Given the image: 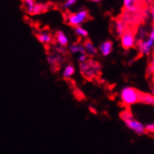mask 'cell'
I'll return each instance as SVG.
<instances>
[{
	"mask_svg": "<svg viewBox=\"0 0 154 154\" xmlns=\"http://www.w3.org/2000/svg\"><path fill=\"white\" fill-rule=\"evenodd\" d=\"M55 40H56L57 44L61 47H66L69 43V39L67 38V35H66L65 32H63V31H57L56 32Z\"/></svg>",
	"mask_w": 154,
	"mask_h": 154,
	"instance_id": "52a82bcc",
	"label": "cell"
},
{
	"mask_svg": "<svg viewBox=\"0 0 154 154\" xmlns=\"http://www.w3.org/2000/svg\"><path fill=\"white\" fill-rule=\"evenodd\" d=\"M120 42L123 49L129 50L134 47L137 40H135V37L132 32L126 31L122 37H120Z\"/></svg>",
	"mask_w": 154,
	"mask_h": 154,
	"instance_id": "5b68a950",
	"label": "cell"
},
{
	"mask_svg": "<svg viewBox=\"0 0 154 154\" xmlns=\"http://www.w3.org/2000/svg\"><path fill=\"white\" fill-rule=\"evenodd\" d=\"M141 94L138 91L130 86L123 87L120 92V100L125 106H132L141 102Z\"/></svg>",
	"mask_w": 154,
	"mask_h": 154,
	"instance_id": "6da1fadb",
	"label": "cell"
},
{
	"mask_svg": "<svg viewBox=\"0 0 154 154\" xmlns=\"http://www.w3.org/2000/svg\"><path fill=\"white\" fill-rule=\"evenodd\" d=\"M138 48L140 52L144 54V55H147L152 51V49L154 48V27L150 30L148 35V38L144 39L139 43Z\"/></svg>",
	"mask_w": 154,
	"mask_h": 154,
	"instance_id": "277c9868",
	"label": "cell"
},
{
	"mask_svg": "<svg viewBox=\"0 0 154 154\" xmlns=\"http://www.w3.org/2000/svg\"><path fill=\"white\" fill-rule=\"evenodd\" d=\"M75 72H76V68L74 66L67 65L66 66H65L64 70H63V72H62V77L66 79H68L75 75Z\"/></svg>",
	"mask_w": 154,
	"mask_h": 154,
	"instance_id": "7c38bea8",
	"label": "cell"
},
{
	"mask_svg": "<svg viewBox=\"0 0 154 154\" xmlns=\"http://www.w3.org/2000/svg\"><path fill=\"white\" fill-rule=\"evenodd\" d=\"M88 17H89L88 11L82 8V10H79L76 12L68 14L66 17V23L69 25L76 28V27L82 25L88 20Z\"/></svg>",
	"mask_w": 154,
	"mask_h": 154,
	"instance_id": "3957f363",
	"label": "cell"
},
{
	"mask_svg": "<svg viewBox=\"0 0 154 154\" xmlns=\"http://www.w3.org/2000/svg\"><path fill=\"white\" fill-rule=\"evenodd\" d=\"M74 31H75V34L78 35V37H79V38H87L88 35H89L88 31L82 26L76 27V28L74 29Z\"/></svg>",
	"mask_w": 154,
	"mask_h": 154,
	"instance_id": "2e32d148",
	"label": "cell"
},
{
	"mask_svg": "<svg viewBox=\"0 0 154 154\" xmlns=\"http://www.w3.org/2000/svg\"><path fill=\"white\" fill-rule=\"evenodd\" d=\"M37 38L38 40L44 45H48L50 43H51L52 41V35L51 33L47 32V31H41L37 35Z\"/></svg>",
	"mask_w": 154,
	"mask_h": 154,
	"instance_id": "ba28073f",
	"label": "cell"
},
{
	"mask_svg": "<svg viewBox=\"0 0 154 154\" xmlns=\"http://www.w3.org/2000/svg\"><path fill=\"white\" fill-rule=\"evenodd\" d=\"M45 10H46V6H44L42 4H37V6L35 8L33 15H38V14L42 13Z\"/></svg>",
	"mask_w": 154,
	"mask_h": 154,
	"instance_id": "e0dca14e",
	"label": "cell"
},
{
	"mask_svg": "<svg viewBox=\"0 0 154 154\" xmlns=\"http://www.w3.org/2000/svg\"><path fill=\"white\" fill-rule=\"evenodd\" d=\"M98 51L104 57L108 56L113 51V43L110 40H106L102 42L98 47Z\"/></svg>",
	"mask_w": 154,
	"mask_h": 154,
	"instance_id": "8992f818",
	"label": "cell"
},
{
	"mask_svg": "<svg viewBox=\"0 0 154 154\" xmlns=\"http://www.w3.org/2000/svg\"><path fill=\"white\" fill-rule=\"evenodd\" d=\"M87 59H88V55L85 52L79 54V55L78 56V60H79V62L80 63V64H85V63L87 62Z\"/></svg>",
	"mask_w": 154,
	"mask_h": 154,
	"instance_id": "d6986e66",
	"label": "cell"
},
{
	"mask_svg": "<svg viewBox=\"0 0 154 154\" xmlns=\"http://www.w3.org/2000/svg\"><path fill=\"white\" fill-rule=\"evenodd\" d=\"M23 8L25 11L30 15H33L35 8L37 6L35 0H23Z\"/></svg>",
	"mask_w": 154,
	"mask_h": 154,
	"instance_id": "30bf717a",
	"label": "cell"
},
{
	"mask_svg": "<svg viewBox=\"0 0 154 154\" xmlns=\"http://www.w3.org/2000/svg\"><path fill=\"white\" fill-rule=\"evenodd\" d=\"M123 7L127 11H135V0H123Z\"/></svg>",
	"mask_w": 154,
	"mask_h": 154,
	"instance_id": "9a60e30c",
	"label": "cell"
},
{
	"mask_svg": "<svg viewBox=\"0 0 154 154\" xmlns=\"http://www.w3.org/2000/svg\"><path fill=\"white\" fill-rule=\"evenodd\" d=\"M90 1H92V2H95V3H97V2H100L101 0H90Z\"/></svg>",
	"mask_w": 154,
	"mask_h": 154,
	"instance_id": "7402d4cb",
	"label": "cell"
},
{
	"mask_svg": "<svg viewBox=\"0 0 154 154\" xmlns=\"http://www.w3.org/2000/svg\"><path fill=\"white\" fill-rule=\"evenodd\" d=\"M126 32V24L122 20H117L115 22V33L117 35L122 37V35Z\"/></svg>",
	"mask_w": 154,
	"mask_h": 154,
	"instance_id": "8fae6325",
	"label": "cell"
},
{
	"mask_svg": "<svg viewBox=\"0 0 154 154\" xmlns=\"http://www.w3.org/2000/svg\"><path fill=\"white\" fill-rule=\"evenodd\" d=\"M121 116L125 126L129 130H131L134 134L137 135H142L146 133V125H144L141 122L135 120L129 112L124 111L123 113H122Z\"/></svg>",
	"mask_w": 154,
	"mask_h": 154,
	"instance_id": "7a4b0ae2",
	"label": "cell"
},
{
	"mask_svg": "<svg viewBox=\"0 0 154 154\" xmlns=\"http://www.w3.org/2000/svg\"><path fill=\"white\" fill-rule=\"evenodd\" d=\"M150 15H151V19L154 23V2L151 6V8H150Z\"/></svg>",
	"mask_w": 154,
	"mask_h": 154,
	"instance_id": "44dd1931",
	"label": "cell"
},
{
	"mask_svg": "<svg viewBox=\"0 0 154 154\" xmlns=\"http://www.w3.org/2000/svg\"><path fill=\"white\" fill-rule=\"evenodd\" d=\"M78 2V0H66L65 3H64V8L68 10V8H72L76 3Z\"/></svg>",
	"mask_w": 154,
	"mask_h": 154,
	"instance_id": "ac0fdd59",
	"label": "cell"
},
{
	"mask_svg": "<svg viewBox=\"0 0 154 154\" xmlns=\"http://www.w3.org/2000/svg\"><path fill=\"white\" fill-rule=\"evenodd\" d=\"M146 132L148 133H154V122H149L146 125Z\"/></svg>",
	"mask_w": 154,
	"mask_h": 154,
	"instance_id": "ffe728a7",
	"label": "cell"
},
{
	"mask_svg": "<svg viewBox=\"0 0 154 154\" xmlns=\"http://www.w3.org/2000/svg\"><path fill=\"white\" fill-rule=\"evenodd\" d=\"M69 51L71 53L73 54H81V53H84L85 50H84V46L81 45L79 43H75V44H72L69 46Z\"/></svg>",
	"mask_w": 154,
	"mask_h": 154,
	"instance_id": "4fadbf2b",
	"label": "cell"
},
{
	"mask_svg": "<svg viewBox=\"0 0 154 154\" xmlns=\"http://www.w3.org/2000/svg\"><path fill=\"white\" fill-rule=\"evenodd\" d=\"M84 46V50H85V53L87 55H90V56H94L97 53L98 51V49L94 46L93 42H91L90 40H87L85 41V43L83 44Z\"/></svg>",
	"mask_w": 154,
	"mask_h": 154,
	"instance_id": "9c48e42d",
	"label": "cell"
},
{
	"mask_svg": "<svg viewBox=\"0 0 154 154\" xmlns=\"http://www.w3.org/2000/svg\"><path fill=\"white\" fill-rule=\"evenodd\" d=\"M141 103L149 106H154V95L150 94H142Z\"/></svg>",
	"mask_w": 154,
	"mask_h": 154,
	"instance_id": "5bb4252c",
	"label": "cell"
}]
</instances>
